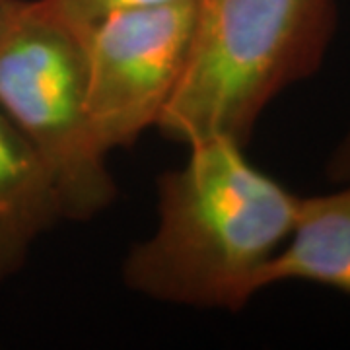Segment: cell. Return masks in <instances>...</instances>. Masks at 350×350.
Masks as SVG:
<instances>
[{"label":"cell","mask_w":350,"mask_h":350,"mask_svg":"<svg viewBox=\"0 0 350 350\" xmlns=\"http://www.w3.org/2000/svg\"><path fill=\"white\" fill-rule=\"evenodd\" d=\"M183 165L158 179V226L123 262L146 298L239 312L261 290L267 265L294 228L300 199L230 138L191 144Z\"/></svg>","instance_id":"1"},{"label":"cell","mask_w":350,"mask_h":350,"mask_svg":"<svg viewBox=\"0 0 350 350\" xmlns=\"http://www.w3.org/2000/svg\"><path fill=\"white\" fill-rule=\"evenodd\" d=\"M187 61L156 129L179 144H247L265 109L325 61L337 0H193Z\"/></svg>","instance_id":"2"},{"label":"cell","mask_w":350,"mask_h":350,"mask_svg":"<svg viewBox=\"0 0 350 350\" xmlns=\"http://www.w3.org/2000/svg\"><path fill=\"white\" fill-rule=\"evenodd\" d=\"M0 109L47 163L64 218L90 220L115 200L88 111L86 27L47 0H6L0 8Z\"/></svg>","instance_id":"3"},{"label":"cell","mask_w":350,"mask_h":350,"mask_svg":"<svg viewBox=\"0 0 350 350\" xmlns=\"http://www.w3.org/2000/svg\"><path fill=\"white\" fill-rule=\"evenodd\" d=\"M193 18V0H167L86 27L88 111L107 156L156 129L185 68Z\"/></svg>","instance_id":"4"},{"label":"cell","mask_w":350,"mask_h":350,"mask_svg":"<svg viewBox=\"0 0 350 350\" xmlns=\"http://www.w3.org/2000/svg\"><path fill=\"white\" fill-rule=\"evenodd\" d=\"M63 216V202L47 163L0 109V282L24 267L47 230Z\"/></svg>","instance_id":"5"},{"label":"cell","mask_w":350,"mask_h":350,"mask_svg":"<svg viewBox=\"0 0 350 350\" xmlns=\"http://www.w3.org/2000/svg\"><path fill=\"white\" fill-rule=\"evenodd\" d=\"M280 282H312L350 296V181L301 197L286 243L262 275L265 288Z\"/></svg>","instance_id":"6"},{"label":"cell","mask_w":350,"mask_h":350,"mask_svg":"<svg viewBox=\"0 0 350 350\" xmlns=\"http://www.w3.org/2000/svg\"><path fill=\"white\" fill-rule=\"evenodd\" d=\"M47 2L68 22L80 27H88L111 14L162 4L167 0H47Z\"/></svg>","instance_id":"7"},{"label":"cell","mask_w":350,"mask_h":350,"mask_svg":"<svg viewBox=\"0 0 350 350\" xmlns=\"http://www.w3.org/2000/svg\"><path fill=\"white\" fill-rule=\"evenodd\" d=\"M327 177L333 183H349L350 181V125L342 138L338 140L337 148L333 150L327 163Z\"/></svg>","instance_id":"8"},{"label":"cell","mask_w":350,"mask_h":350,"mask_svg":"<svg viewBox=\"0 0 350 350\" xmlns=\"http://www.w3.org/2000/svg\"><path fill=\"white\" fill-rule=\"evenodd\" d=\"M4 2H6V0H0V8H2V4H4Z\"/></svg>","instance_id":"9"}]
</instances>
